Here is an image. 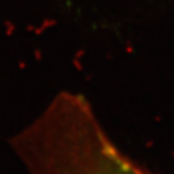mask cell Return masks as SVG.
<instances>
[{"label":"cell","instance_id":"6da1fadb","mask_svg":"<svg viewBox=\"0 0 174 174\" xmlns=\"http://www.w3.org/2000/svg\"><path fill=\"white\" fill-rule=\"evenodd\" d=\"M30 174H142L107 142L80 97L61 93L13 138Z\"/></svg>","mask_w":174,"mask_h":174},{"label":"cell","instance_id":"7a4b0ae2","mask_svg":"<svg viewBox=\"0 0 174 174\" xmlns=\"http://www.w3.org/2000/svg\"><path fill=\"white\" fill-rule=\"evenodd\" d=\"M142 174H147V173H143V171H142Z\"/></svg>","mask_w":174,"mask_h":174}]
</instances>
